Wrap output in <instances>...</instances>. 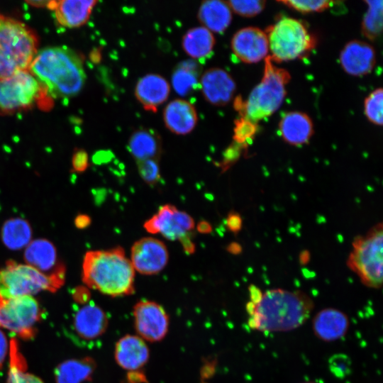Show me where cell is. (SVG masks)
I'll return each mask as SVG.
<instances>
[{"label": "cell", "mask_w": 383, "mask_h": 383, "mask_svg": "<svg viewBox=\"0 0 383 383\" xmlns=\"http://www.w3.org/2000/svg\"><path fill=\"white\" fill-rule=\"evenodd\" d=\"M215 43L213 33L203 26L188 30L182 40L184 51L194 59L208 57L212 52Z\"/></svg>", "instance_id": "4316f807"}, {"label": "cell", "mask_w": 383, "mask_h": 383, "mask_svg": "<svg viewBox=\"0 0 383 383\" xmlns=\"http://www.w3.org/2000/svg\"><path fill=\"white\" fill-rule=\"evenodd\" d=\"M7 383H43L38 377L28 371L26 361L15 338L10 341Z\"/></svg>", "instance_id": "f546056e"}, {"label": "cell", "mask_w": 383, "mask_h": 383, "mask_svg": "<svg viewBox=\"0 0 383 383\" xmlns=\"http://www.w3.org/2000/svg\"><path fill=\"white\" fill-rule=\"evenodd\" d=\"M367 11L362 22V33L369 40H375L382 33L383 2L366 1Z\"/></svg>", "instance_id": "1f68e13d"}, {"label": "cell", "mask_w": 383, "mask_h": 383, "mask_svg": "<svg viewBox=\"0 0 383 383\" xmlns=\"http://www.w3.org/2000/svg\"><path fill=\"white\" fill-rule=\"evenodd\" d=\"M241 250V246L237 243H232L227 247V250L233 255L239 254Z\"/></svg>", "instance_id": "f6af8a7d"}, {"label": "cell", "mask_w": 383, "mask_h": 383, "mask_svg": "<svg viewBox=\"0 0 383 383\" xmlns=\"http://www.w3.org/2000/svg\"><path fill=\"white\" fill-rule=\"evenodd\" d=\"M383 231L382 223L372 227L364 236L355 238L348 260V267L355 272L362 284L378 289L382 284Z\"/></svg>", "instance_id": "ba28073f"}, {"label": "cell", "mask_w": 383, "mask_h": 383, "mask_svg": "<svg viewBox=\"0 0 383 383\" xmlns=\"http://www.w3.org/2000/svg\"><path fill=\"white\" fill-rule=\"evenodd\" d=\"M231 11L243 17H252L264 9L265 1L262 0H234L226 1Z\"/></svg>", "instance_id": "836d02e7"}, {"label": "cell", "mask_w": 383, "mask_h": 383, "mask_svg": "<svg viewBox=\"0 0 383 383\" xmlns=\"http://www.w3.org/2000/svg\"><path fill=\"white\" fill-rule=\"evenodd\" d=\"M273 62L294 60L304 57L315 46V38L299 20L284 17L265 32Z\"/></svg>", "instance_id": "52a82bcc"}, {"label": "cell", "mask_w": 383, "mask_h": 383, "mask_svg": "<svg viewBox=\"0 0 383 383\" xmlns=\"http://www.w3.org/2000/svg\"><path fill=\"white\" fill-rule=\"evenodd\" d=\"M376 62L375 50L367 43L351 40L340 54V63L348 74L360 77L371 72Z\"/></svg>", "instance_id": "ac0fdd59"}, {"label": "cell", "mask_w": 383, "mask_h": 383, "mask_svg": "<svg viewBox=\"0 0 383 383\" xmlns=\"http://www.w3.org/2000/svg\"><path fill=\"white\" fill-rule=\"evenodd\" d=\"M97 1H55L53 11L57 22L62 26L72 28L87 23Z\"/></svg>", "instance_id": "cb8c5ba5"}, {"label": "cell", "mask_w": 383, "mask_h": 383, "mask_svg": "<svg viewBox=\"0 0 383 383\" xmlns=\"http://www.w3.org/2000/svg\"><path fill=\"white\" fill-rule=\"evenodd\" d=\"M116 362L123 369L135 370L142 367L149 358V350L143 339L127 335L116 345Z\"/></svg>", "instance_id": "603a6c76"}, {"label": "cell", "mask_w": 383, "mask_h": 383, "mask_svg": "<svg viewBox=\"0 0 383 383\" xmlns=\"http://www.w3.org/2000/svg\"><path fill=\"white\" fill-rule=\"evenodd\" d=\"M89 165L88 155L86 152L80 150L75 153L72 159V167L75 172H82Z\"/></svg>", "instance_id": "f35d334b"}, {"label": "cell", "mask_w": 383, "mask_h": 383, "mask_svg": "<svg viewBox=\"0 0 383 383\" xmlns=\"http://www.w3.org/2000/svg\"><path fill=\"white\" fill-rule=\"evenodd\" d=\"M170 87L162 76L148 74L137 82L134 94L144 109L156 112L157 108L168 98Z\"/></svg>", "instance_id": "ffe728a7"}, {"label": "cell", "mask_w": 383, "mask_h": 383, "mask_svg": "<svg viewBox=\"0 0 383 383\" xmlns=\"http://www.w3.org/2000/svg\"><path fill=\"white\" fill-rule=\"evenodd\" d=\"M233 54L245 63H256L266 58L269 52L265 32L256 27H246L238 30L231 41Z\"/></svg>", "instance_id": "5bb4252c"}, {"label": "cell", "mask_w": 383, "mask_h": 383, "mask_svg": "<svg viewBox=\"0 0 383 383\" xmlns=\"http://www.w3.org/2000/svg\"><path fill=\"white\" fill-rule=\"evenodd\" d=\"M172 83L177 94L182 96L189 94L199 84L196 64L190 60L180 63L173 71Z\"/></svg>", "instance_id": "4dcf8cb0"}, {"label": "cell", "mask_w": 383, "mask_h": 383, "mask_svg": "<svg viewBox=\"0 0 383 383\" xmlns=\"http://www.w3.org/2000/svg\"><path fill=\"white\" fill-rule=\"evenodd\" d=\"M169 252L165 244L155 238L135 241L131 249V262L138 272L145 275L158 274L167 265Z\"/></svg>", "instance_id": "7c38bea8"}, {"label": "cell", "mask_w": 383, "mask_h": 383, "mask_svg": "<svg viewBox=\"0 0 383 383\" xmlns=\"http://www.w3.org/2000/svg\"><path fill=\"white\" fill-rule=\"evenodd\" d=\"M288 7L301 13L323 11L332 6L334 1L324 0H290L279 1Z\"/></svg>", "instance_id": "e575fe53"}, {"label": "cell", "mask_w": 383, "mask_h": 383, "mask_svg": "<svg viewBox=\"0 0 383 383\" xmlns=\"http://www.w3.org/2000/svg\"><path fill=\"white\" fill-rule=\"evenodd\" d=\"M197 17L202 26L211 33H222L231 23L232 11L226 1L207 0L201 4Z\"/></svg>", "instance_id": "d4e9b609"}, {"label": "cell", "mask_w": 383, "mask_h": 383, "mask_svg": "<svg viewBox=\"0 0 383 383\" xmlns=\"http://www.w3.org/2000/svg\"><path fill=\"white\" fill-rule=\"evenodd\" d=\"M166 128L177 135H187L196 126L198 115L194 106L189 101L177 99L171 101L163 111Z\"/></svg>", "instance_id": "44dd1931"}, {"label": "cell", "mask_w": 383, "mask_h": 383, "mask_svg": "<svg viewBox=\"0 0 383 383\" xmlns=\"http://www.w3.org/2000/svg\"><path fill=\"white\" fill-rule=\"evenodd\" d=\"M290 79V74L286 70L275 66L270 57L267 56L261 81L245 102L236 99L235 109L241 112V117L256 123L270 116L282 105L287 94L286 86Z\"/></svg>", "instance_id": "277c9868"}, {"label": "cell", "mask_w": 383, "mask_h": 383, "mask_svg": "<svg viewBox=\"0 0 383 383\" xmlns=\"http://www.w3.org/2000/svg\"><path fill=\"white\" fill-rule=\"evenodd\" d=\"M42 310L32 296L6 299L0 295V328L20 338L30 340L37 333Z\"/></svg>", "instance_id": "9c48e42d"}, {"label": "cell", "mask_w": 383, "mask_h": 383, "mask_svg": "<svg viewBox=\"0 0 383 383\" xmlns=\"http://www.w3.org/2000/svg\"><path fill=\"white\" fill-rule=\"evenodd\" d=\"M9 350V344L4 333L0 330V370L4 363Z\"/></svg>", "instance_id": "b9f144b4"}, {"label": "cell", "mask_w": 383, "mask_h": 383, "mask_svg": "<svg viewBox=\"0 0 383 383\" xmlns=\"http://www.w3.org/2000/svg\"><path fill=\"white\" fill-rule=\"evenodd\" d=\"M95 368L90 357L72 359L60 363L55 370L56 383H82L89 380Z\"/></svg>", "instance_id": "83f0119b"}, {"label": "cell", "mask_w": 383, "mask_h": 383, "mask_svg": "<svg viewBox=\"0 0 383 383\" xmlns=\"http://www.w3.org/2000/svg\"><path fill=\"white\" fill-rule=\"evenodd\" d=\"M257 129V123L244 117L235 121L233 138L240 144H246L252 138Z\"/></svg>", "instance_id": "74e56055"}, {"label": "cell", "mask_w": 383, "mask_h": 383, "mask_svg": "<svg viewBox=\"0 0 383 383\" xmlns=\"http://www.w3.org/2000/svg\"><path fill=\"white\" fill-rule=\"evenodd\" d=\"M83 304L73 315L71 321L72 333L77 340H93L105 332L108 318L104 311L94 302Z\"/></svg>", "instance_id": "9a60e30c"}, {"label": "cell", "mask_w": 383, "mask_h": 383, "mask_svg": "<svg viewBox=\"0 0 383 383\" xmlns=\"http://www.w3.org/2000/svg\"><path fill=\"white\" fill-rule=\"evenodd\" d=\"M42 88L28 70L0 79V111L13 112L32 105Z\"/></svg>", "instance_id": "30bf717a"}, {"label": "cell", "mask_w": 383, "mask_h": 383, "mask_svg": "<svg viewBox=\"0 0 383 383\" xmlns=\"http://www.w3.org/2000/svg\"><path fill=\"white\" fill-rule=\"evenodd\" d=\"M309 260V254L307 251H304L300 255V261L302 264H306Z\"/></svg>", "instance_id": "bcb514c9"}, {"label": "cell", "mask_w": 383, "mask_h": 383, "mask_svg": "<svg viewBox=\"0 0 383 383\" xmlns=\"http://www.w3.org/2000/svg\"><path fill=\"white\" fill-rule=\"evenodd\" d=\"M226 224L231 232L238 233L242 228L241 216L235 212H231L226 219Z\"/></svg>", "instance_id": "ab89813d"}, {"label": "cell", "mask_w": 383, "mask_h": 383, "mask_svg": "<svg viewBox=\"0 0 383 383\" xmlns=\"http://www.w3.org/2000/svg\"><path fill=\"white\" fill-rule=\"evenodd\" d=\"M128 148L136 162L145 160H159L162 152V142L157 133L150 129L134 131L128 140Z\"/></svg>", "instance_id": "484cf974"}, {"label": "cell", "mask_w": 383, "mask_h": 383, "mask_svg": "<svg viewBox=\"0 0 383 383\" xmlns=\"http://www.w3.org/2000/svg\"><path fill=\"white\" fill-rule=\"evenodd\" d=\"M26 264L47 275L65 276V267L57 258V250L50 240L38 238L25 248Z\"/></svg>", "instance_id": "e0dca14e"}, {"label": "cell", "mask_w": 383, "mask_h": 383, "mask_svg": "<svg viewBox=\"0 0 383 383\" xmlns=\"http://www.w3.org/2000/svg\"><path fill=\"white\" fill-rule=\"evenodd\" d=\"M28 70L41 88L57 99L76 96L87 79L81 56L65 46L43 48L37 52Z\"/></svg>", "instance_id": "7a4b0ae2"}, {"label": "cell", "mask_w": 383, "mask_h": 383, "mask_svg": "<svg viewBox=\"0 0 383 383\" xmlns=\"http://www.w3.org/2000/svg\"><path fill=\"white\" fill-rule=\"evenodd\" d=\"M313 306L311 297L301 291L269 289L247 303L248 324L261 332L290 331L308 320Z\"/></svg>", "instance_id": "6da1fadb"}, {"label": "cell", "mask_w": 383, "mask_h": 383, "mask_svg": "<svg viewBox=\"0 0 383 383\" xmlns=\"http://www.w3.org/2000/svg\"><path fill=\"white\" fill-rule=\"evenodd\" d=\"M201 93L209 103L224 106L233 99L236 84L226 70L213 67L205 71L200 79Z\"/></svg>", "instance_id": "2e32d148"}, {"label": "cell", "mask_w": 383, "mask_h": 383, "mask_svg": "<svg viewBox=\"0 0 383 383\" xmlns=\"http://www.w3.org/2000/svg\"><path fill=\"white\" fill-rule=\"evenodd\" d=\"M196 230L201 233L207 234L212 231V226L208 221H201L196 225Z\"/></svg>", "instance_id": "ee69618b"}, {"label": "cell", "mask_w": 383, "mask_h": 383, "mask_svg": "<svg viewBox=\"0 0 383 383\" xmlns=\"http://www.w3.org/2000/svg\"><path fill=\"white\" fill-rule=\"evenodd\" d=\"M194 226V221L189 214L172 204L161 206L156 214L144 223V228L148 233H160L170 240H179L192 233Z\"/></svg>", "instance_id": "8fae6325"}, {"label": "cell", "mask_w": 383, "mask_h": 383, "mask_svg": "<svg viewBox=\"0 0 383 383\" xmlns=\"http://www.w3.org/2000/svg\"><path fill=\"white\" fill-rule=\"evenodd\" d=\"M328 368L331 374L338 379H343L351 372L352 362L345 354L336 353L333 355L328 361Z\"/></svg>", "instance_id": "8d00e7d4"}, {"label": "cell", "mask_w": 383, "mask_h": 383, "mask_svg": "<svg viewBox=\"0 0 383 383\" xmlns=\"http://www.w3.org/2000/svg\"><path fill=\"white\" fill-rule=\"evenodd\" d=\"M139 175L149 185L156 184L160 179L159 160H145L136 162Z\"/></svg>", "instance_id": "d590c367"}, {"label": "cell", "mask_w": 383, "mask_h": 383, "mask_svg": "<svg viewBox=\"0 0 383 383\" xmlns=\"http://www.w3.org/2000/svg\"><path fill=\"white\" fill-rule=\"evenodd\" d=\"M91 223V218L88 215L79 214L74 219L75 226L78 228H85Z\"/></svg>", "instance_id": "7bdbcfd3"}, {"label": "cell", "mask_w": 383, "mask_h": 383, "mask_svg": "<svg viewBox=\"0 0 383 383\" xmlns=\"http://www.w3.org/2000/svg\"><path fill=\"white\" fill-rule=\"evenodd\" d=\"M279 131L283 140L292 145L307 143L313 133L311 118L305 113L291 111L285 113L279 123Z\"/></svg>", "instance_id": "7402d4cb"}, {"label": "cell", "mask_w": 383, "mask_h": 383, "mask_svg": "<svg viewBox=\"0 0 383 383\" xmlns=\"http://www.w3.org/2000/svg\"><path fill=\"white\" fill-rule=\"evenodd\" d=\"M179 241L182 244L184 250L188 254H192L195 251V244L192 240V233L181 238Z\"/></svg>", "instance_id": "60d3db41"}, {"label": "cell", "mask_w": 383, "mask_h": 383, "mask_svg": "<svg viewBox=\"0 0 383 383\" xmlns=\"http://www.w3.org/2000/svg\"><path fill=\"white\" fill-rule=\"evenodd\" d=\"M350 326L348 316L335 308H325L316 313L312 320L314 335L325 342H333L342 338Z\"/></svg>", "instance_id": "d6986e66"}, {"label": "cell", "mask_w": 383, "mask_h": 383, "mask_svg": "<svg viewBox=\"0 0 383 383\" xmlns=\"http://www.w3.org/2000/svg\"><path fill=\"white\" fill-rule=\"evenodd\" d=\"M301 383H316V382H301Z\"/></svg>", "instance_id": "7dc6e473"}, {"label": "cell", "mask_w": 383, "mask_h": 383, "mask_svg": "<svg viewBox=\"0 0 383 383\" xmlns=\"http://www.w3.org/2000/svg\"><path fill=\"white\" fill-rule=\"evenodd\" d=\"M135 271L120 246L87 251L83 258L82 282L89 288L111 296L134 292Z\"/></svg>", "instance_id": "3957f363"}, {"label": "cell", "mask_w": 383, "mask_h": 383, "mask_svg": "<svg viewBox=\"0 0 383 383\" xmlns=\"http://www.w3.org/2000/svg\"><path fill=\"white\" fill-rule=\"evenodd\" d=\"M37 45L29 27L0 13V79L28 70L38 52Z\"/></svg>", "instance_id": "5b68a950"}, {"label": "cell", "mask_w": 383, "mask_h": 383, "mask_svg": "<svg viewBox=\"0 0 383 383\" xmlns=\"http://www.w3.org/2000/svg\"><path fill=\"white\" fill-rule=\"evenodd\" d=\"M136 331L142 339L151 342L161 340L168 331V316L158 304L148 300L138 302L133 308Z\"/></svg>", "instance_id": "4fadbf2b"}, {"label": "cell", "mask_w": 383, "mask_h": 383, "mask_svg": "<svg viewBox=\"0 0 383 383\" xmlns=\"http://www.w3.org/2000/svg\"><path fill=\"white\" fill-rule=\"evenodd\" d=\"M1 237L7 248L18 250L31 242L32 229L30 223L23 218H9L2 226Z\"/></svg>", "instance_id": "f1b7e54d"}, {"label": "cell", "mask_w": 383, "mask_h": 383, "mask_svg": "<svg viewBox=\"0 0 383 383\" xmlns=\"http://www.w3.org/2000/svg\"><path fill=\"white\" fill-rule=\"evenodd\" d=\"M65 276L47 275L26 264L8 260L0 268V295L4 298L32 296L43 291L55 292Z\"/></svg>", "instance_id": "8992f818"}, {"label": "cell", "mask_w": 383, "mask_h": 383, "mask_svg": "<svg viewBox=\"0 0 383 383\" xmlns=\"http://www.w3.org/2000/svg\"><path fill=\"white\" fill-rule=\"evenodd\" d=\"M383 91L379 88L371 92L364 102L367 118L372 123L382 125Z\"/></svg>", "instance_id": "d6a6232c"}]
</instances>
